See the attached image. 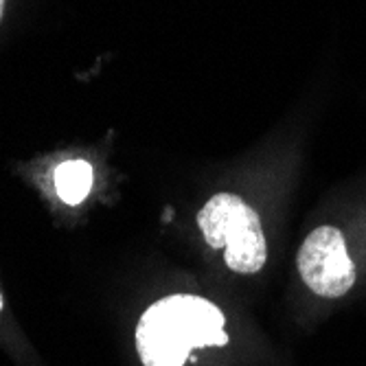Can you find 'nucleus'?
I'll return each mask as SVG.
<instances>
[{"label":"nucleus","mask_w":366,"mask_h":366,"mask_svg":"<svg viewBox=\"0 0 366 366\" xmlns=\"http://www.w3.org/2000/svg\"><path fill=\"white\" fill-rule=\"evenodd\" d=\"M224 314L193 294L160 298L139 320L137 349L145 366H184L191 351L226 347Z\"/></svg>","instance_id":"nucleus-1"},{"label":"nucleus","mask_w":366,"mask_h":366,"mask_svg":"<svg viewBox=\"0 0 366 366\" xmlns=\"http://www.w3.org/2000/svg\"><path fill=\"white\" fill-rule=\"evenodd\" d=\"M202 237L215 250H224V261L232 272L254 274L268 259V244L254 209L239 195L217 193L197 213Z\"/></svg>","instance_id":"nucleus-2"},{"label":"nucleus","mask_w":366,"mask_h":366,"mask_svg":"<svg viewBox=\"0 0 366 366\" xmlns=\"http://www.w3.org/2000/svg\"><path fill=\"white\" fill-rule=\"evenodd\" d=\"M303 283L322 298H340L355 285V263L336 226L314 228L298 252Z\"/></svg>","instance_id":"nucleus-3"},{"label":"nucleus","mask_w":366,"mask_h":366,"mask_svg":"<svg viewBox=\"0 0 366 366\" xmlns=\"http://www.w3.org/2000/svg\"><path fill=\"white\" fill-rule=\"evenodd\" d=\"M92 187V167L86 160L61 162L55 172V191L61 202L79 204L90 193Z\"/></svg>","instance_id":"nucleus-4"},{"label":"nucleus","mask_w":366,"mask_h":366,"mask_svg":"<svg viewBox=\"0 0 366 366\" xmlns=\"http://www.w3.org/2000/svg\"><path fill=\"white\" fill-rule=\"evenodd\" d=\"M3 11H5V0H0V20H3Z\"/></svg>","instance_id":"nucleus-5"},{"label":"nucleus","mask_w":366,"mask_h":366,"mask_svg":"<svg viewBox=\"0 0 366 366\" xmlns=\"http://www.w3.org/2000/svg\"><path fill=\"white\" fill-rule=\"evenodd\" d=\"M0 310H3V296H0Z\"/></svg>","instance_id":"nucleus-6"}]
</instances>
